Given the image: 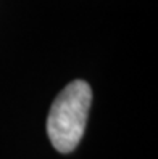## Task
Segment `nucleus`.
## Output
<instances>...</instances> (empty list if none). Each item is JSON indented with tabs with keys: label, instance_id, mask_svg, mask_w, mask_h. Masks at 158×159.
<instances>
[{
	"label": "nucleus",
	"instance_id": "nucleus-1",
	"mask_svg": "<svg viewBox=\"0 0 158 159\" xmlns=\"http://www.w3.org/2000/svg\"><path fill=\"white\" fill-rule=\"evenodd\" d=\"M90 101L92 90L84 80H73L55 98L47 117V135L57 151L71 153L79 145Z\"/></svg>",
	"mask_w": 158,
	"mask_h": 159
}]
</instances>
